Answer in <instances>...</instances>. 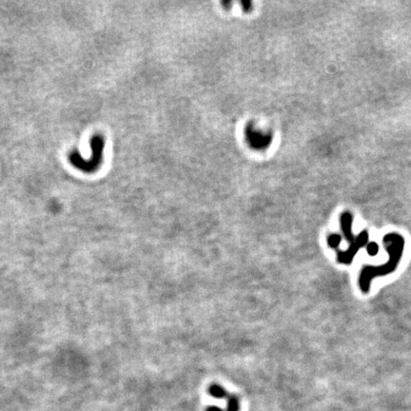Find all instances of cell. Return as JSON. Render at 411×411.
<instances>
[{
	"label": "cell",
	"instance_id": "8992f818",
	"mask_svg": "<svg viewBox=\"0 0 411 411\" xmlns=\"http://www.w3.org/2000/svg\"><path fill=\"white\" fill-rule=\"evenodd\" d=\"M340 241H341V238L339 237V235H331V236H329V246H331V247H337L339 245Z\"/></svg>",
	"mask_w": 411,
	"mask_h": 411
},
{
	"label": "cell",
	"instance_id": "5b68a950",
	"mask_svg": "<svg viewBox=\"0 0 411 411\" xmlns=\"http://www.w3.org/2000/svg\"><path fill=\"white\" fill-rule=\"evenodd\" d=\"M240 411V401L239 398L235 395L229 394L226 399V411Z\"/></svg>",
	"mask_w": 411,
	"mask_h": 411
},
{
	"label": "cell",
	"instance_id": "3957f363",
	"mask_svg": "<svg viewBox=\"0 0 411 411\" xmlns=\"http://www.w3.org/2000/svg\"><path fill=\"white\" fill-rule=\"evenodd\" d=\"M91 147L93 149V157L88 161L84 160L78 151H74L70 155V162L85 172L94 171L101 163L102 149L104 147L103 138L99 135H95L91 140Z\"/></svg>",
	"mask_w": 411,
	"mask_h": 411
},
{
	"label": "cell",
	"instance_id": "52a82bcc",
	"mask_svg": "<svg viewBox=\"0 0 411 411\" xmlns=\"http://www.w3.org/2000/svg\"><path fill=\"white\" fill-rule=\"evenodd\" d=\"M378 249H379V247H378L376 243H371V244L369 245V247H368V251H369V253H370V255H375V254H377Z\"/></svg>",
	"mask_w": 411,
	"mask_h": 411
},
{
	"label": "cell",
	"instance_id": "6da1fadb",
	"mask_svg": "<svg viewBox=\"0 0 411 411\" xmlns=\"http://www.w3.org/2000/svg\"><path fill=\"white\" fill-rule=\"evenodd\" d=\"M385 246L388 248V251L391 255V260L388 264L382 267H365L361 278H360V286L363 291H369L370 281L379 275H385L386 273H390L400 261V258L403 253V248L405 247L404 239L399 234L391 233L386 235L384 238Z\"/></svg>",
	"mask_w": 411,
	"mask_h": 411
},
{
	"label": "cell",
	"instance_id": "ba28073f",
	"mask_svg": "<svg viewBox=\"0 0 411 411\" xmlns=\"http://www.w3.org/2000/svg\"><path fill=\"white\" fill-rule=\"evenodd\" d=\"M206 411H224V410H222V409H220V408H218V407H214V406H211V407H208Z\"/></svg>",
	"mask_w": 411,
	"mask_h": 411
},
{
	"label": "cell",
	"instance_id": "7a4b0ae2",
	"mask_svg": "<svg viewBox=\"0 0 411 411\" xmlns=\"http://www.w3.org/2000/svg\"><path fill=\"white\" fill-rule=\"evenodd\" d=\"M351 225H352V215L350 214V212L343 213L342 216H341L342 230L344 231L347 239L351 243V246L346 252H344V253L341 252L338 255L339 261L341 263H345V264H348V263L351 262L352 257L354 256L356 251L363 245H365V243H367V241H368V233L366 231L362 232L357 238H355L352 235Z\"/></svg>",
	"mask_w": 411,
	"mask_h": 411
},
{
	"label": "cell",
	"instance_id": "277c9868",
	"mask_svg": "<svg viewBox=\"0 0 411 411\" xmlns=\"http://www.w3.org/2000/svg\"><path fill=\"white\" fill-rule=\"evenodd\" d=\"M208 393L210 394L211 397H214L216 399H225V400L227 399V397L229 395L223 387H221L219 385H216V384L211 385L209 387Z\"/></svg>",
	"mask_w": 411,
	"mask_h": 411
}]
</instances>
